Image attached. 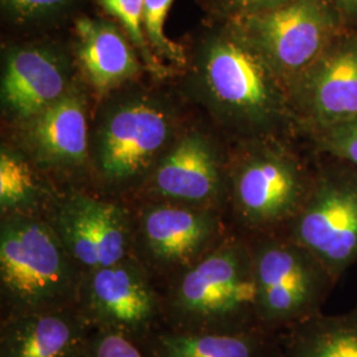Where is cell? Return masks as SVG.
<instances>
[{
    "instance_id": "cell-1",
    "label": "cell",
    "mask_w": 357,
    "mask_h": 357,
    "mask_svg": "<svg viewBox=\"0 0 357 357\" xmlns=\"http://www.w3.org/2000/svg\"><path fill=\"white\" fill-rule=\"evenodd\" d=\"M203 72L217 106L243 128L264 131L295 121L286 82L231 28L208 47Z\"/></svg>"
},
{
    "instance_id": "cell-2",
    "label": "cell",
    "mask_w": 357,
    "mask_h": 357,
    "mask_svg": "<svg viewBox=\"0 0 357 357\" xmlns=\"http://www.w3.org/2000/svg\"><path fill=\"white\" fill-rule=\"evenodd\" d=\"M174 306L191 321L221 326V331H250L261 326L252 249L222 243L178 282Z\"/></svg>"
},
{
    "instance_id": "cell-3",
    "label": "cell",
    "mask_w": 357,
    "mask_h": 357,
    "mask_svg": "<svg viewBox=\"0 0 357 357\" xmlns=\"http://www.w3.org/2000/svg\"><path fill=\"white\" fill-rule=\"evenodd\" d=\"M261 327H289L321 312L336 278L291 238H266L252 248Z\"/></svg>"
},
{
    "instance_id": "cell-4",
    "label": "cell",
    "mask_w": 357,
    "mask_h": 357,
    "mask_svg": "<svg viewBox=\"0 0 357 357\" xmlns=\"http://www.w3.org/2000/svg\"><path fill=\"white\" fill-rule=\"evenodd\" d=\"M68 250L56 231L41 221L13 217L0 233L3 291L23 312L52 310L73 287Z\"/></svg>"
},
{
    "instance_id": "cell-5",
    "label": "cell",
    "mask_w": 357,
    "mask_h": 357,
    "mask_svg": "<svg viewBox=\"0 0 357 357\" xmlns=\"http://www.w3.org/2000/svg\"><path fill=\"white\" fill-rule=\"evenodd\" d=\"M230 28L290 88L347 26L330 0H291L270 11L234 17Z\"/></svg>"
},
{
    "instance_id": "cell-6",
    "label": "cell",
    "mask_w": 357,
    "mask_h": 357,
    "mask_svg": "<svg viewBox=\"0 0 357 357\" xmlns=\"http://www.w3.org/2000/svg\"><path fill=\"white\" fill-rule=\"evenodd\" d=\"M289 230V238L315 255L339 282L357 265L356 168L339 160L320 167Z\"/></svg>"
},
{
    "instance_id": "cell-7",
    "label": "cell",
    "mask_w": 357,
    "mask_h": 357,
    "mask_svg": "<svg viewBox=\"0 0 357 357\" xmlns=\"http://www.w3.org/2000/svg\"><path fill=\"white\" fill-rule=\"evenodd\" d=\"M315 174L282 149L249 153L233 174V199L243 222L264 229L290 224L305 204Z\"/></svg>"
},
{
    "instance_id": "cell-8",
    "label": "cell",
    "mask_w": 357,
    "mask_h": 357,
    "mask_svg": "<svg viewBox=\"0 0 357 357\" xmlns=\"http://www.w3.org/2000/svg\"><path fill=\"white\" fill-rule=\"evenodd\" d=\"M295 121L315 135L357 115V26H347L290 85Z\"/></svg>"
},
{
    "instance_id": "cell-9",
    "label": "cell",
    "mask_w": 357,
    "mask_h": 357,
    "mask_svg": "<svg viewBox=\"0 0 357 357\" xmlns=\"http://www.w3.org/2000/svg\"><path fill=\"white\" fill-rule=\"evenodd\" d=\"M57 234L69 255L89 270L122 262L128 250L123 212L112 203L75 196L60 206Z\"/></svg>"
},
{
    "instance_id": "cell-10",
    "label": "cell",
    "mask_w": 357,
    "mask_h": 357,
    "mask_svg": "<svg viewBox=\"0 0 357 357\" xmlns=\"http://www.w3.org/2000/svg\"><path fill=\"white\" fill-rule=\"evenodd\" d=\"M169 134L167 115L156 105L130 102L106 121L100 139L98 158L106 178H132L149 166Z\"/></svg>"
},
{
    "instance_id": "cell-11",
    "label": "cell",
    "mask_w": 357,
    "mask_h": 357,
    "mask_svg": "<svg viewBox=\"0 0 357 357\" xmlns=\"http://www.w3.org/2000/svg\"><path fill=\"white\" fill-rule=\"evenodd\" d=\"M90 317L112 331H137L155 314V295L141 270L126 262L90 270L84 287Z\"/></svg>"
},
{
    "instance_id": "cell-12",
    "label": "cell",
    "mask_w": 357,
    "mask_h": 357,
    "mask_svg": "<svg viewBox=\"0 0 357 357\" xmlns=\"http://www.w3.org/2000/svg\"><path fill=\"white\" fill-rule=\"evenodd\" d=\"M1 90L13 113L32 119L64 97L65 76L48 52L22 50L7 60Z\"/></svg>"
},
{
    "instance_id": "cell-13",
    "label": "cell",
    "mask_w": 357,
    "mask_h": 357,
    "mask_svg": "<svg viewBox=\"0 0 357 357\" xmlns=\"http://www.w3.org/2000/svg\"><path fill=\"white\" fill-rule=\"evenodd\" d=\"M220 174L209 143L200 135L178 142L155 172V190L175 200L202 203L216 197Z\"/></svg>"
},
{
    "instance_id": "cell-14",
    "label": "cell",
    "mask_w": 357,
    "mask_h": 357,
    "mask_svg": "<svg viewBox=\"0 0 357 357\" xmlns=\"http://www.w3.org/2000/svg\"><path fill=\"white\" fill-rule=\"evenodd\" d=\"M82 344V327L59 310L26 312L3 332L0 357H75Z\"/></svg>"
},
{
    "instance_id": "cell-15",
    "label": "cell",
    "mask_w": 357,
    "mask_h": 357,
    "mask_svg": "<svg viewBox=\"0 0 357 357\" xmlns=\"http://www.w3.org/2000/svg\"><path fill=\"white\" fill-rule=\"evenodd\" d=\"M76 35L79 64L98 91L113 89L141 70L128 40L114 26L82 17L77 20Z\"/></svg>"
},
{
    "instance_id": "cell-16",
    "label": "cell",
    "mask_w": 357,
    "mask_h": 357,
    "mask_svg": "<svg viewBox=\"0 0 357 357\" xmlns=\"http://www.w3.org/2000/svg\"><path fill=\"white\" fill-rule=\"evenodd\" d=\"M213 230L212 217L176 206H156L143 218L146 243L165 262L188 261L211 240Z\"/></svg>"
},
{
    "instance_id": "cell-17",
    "label": "cell",
    "mask_w": 357,
    "mask_h": 357,
    "mask_svg": "<svg viewBox=\"0 0 357 357\" xmlns=\"http://www.w3.org/2000/svg\"><path fill=\"white\" fill-rule=\"evenodd\" d=\"M29 139L44 158L57 163H79L86 156L88 128L84 102L65 94L32 118Z\"/></svg>"
},
{
    "instance_id": "cell-18",
    "label": "cell",
    "mask_w": 357,
    "mask_h": 357,
    "mask_svg": "<svg viewBox=\"0 0 357 357\" xmlns=\"http://www.w3.org/2000/svg\"><path fill=\"white\" fill-rule=\"evenodd\" d=\"M286 357H357V308L337 315H318L293 328Z\"/></svg>"
},
{
    "instance_id": "cell-19",
    "label": "cell",
    "mask_w": 357,
    "mask_h": 357,
    "mask_svg": "<svg viewBox=\"0 0 357 357\" xmlns=\"http://www.w3.org/2000/svg\"><path fill=\"white\" fill-rule=\"evenodd\" d=\"M160 352L163 357H266L265 342L255 330L165 335Z\"/></svg>"
},
{
    "instance_id": "cell-20",
    "label": "cell",
    "mask_w": 357,
    "mask_h": 357,
    "mask_svg": "<svg viewBox=\"0 0 357 357\" xmlns=\"http://www.w3.org/2000/svg\"><path fill=\"white\" fill-rule=\"evenodd\" d=\"M103 8L125 26L128 38L141 52L146 66L156 76H165L166 68L156 57L144 31V0H100Z\"/></svg>"
},
{
    "instance_id": "cell-21",
    "label": "cell",
    "mask_w": 357,
    "mask_h": 357,
    "mask_svg": "<svg viewBox=\"0 0 357 357\" xmlns=\"http://www.w3.org/2000/svg\"><path fill=\"white\" fill-rule=\"evenodd\" d=\"M35 191L33 176L22 159L3 151L0 155V204L3 209L26 204Z\"/></svg>"
},
{
    "instance_id": "cell-22",
    "label": "cell",
    "mask_w": 357,
    "mask_h": 357,
    "mask_svg": "<svg viewBox=\"0 0 357 357\" xmlns=\"http://www.w3.org/2000/svg\"><path fill=\"white\" fill-rule=\"evenodd\" d=\"M174 0H144V31L153 52L176 64H184L181 47L165 35L167 15Z\"/></svg>"
},
{
    "instance_id": "cell-23",
    "label": "cell",
    "mask_w": 357,
    "mask_h": 357,
    "mask_svg": "<svg viewBox=\"0 0 357 357\" xmlns=\"http://www.w3.org/2000/svg\"><path fill=\"white\" fill-rule=\"evenodd\" d=\"M319 151L357 169V115L314 135Z\"/></svg>"
},
{
    "instance_id": "cell-24",
    "label": "cell",
    "mask_w": 357,
    "mask_h": 357,
    "mask_svg": "<svg viewBox=\"0 0 357 357\" xmlns=\"http://www.w3.org/2000/svg\"><path fill=\"white\" fill-rule=\"evenodd\" d=\"M90 357H143L122 332L106 330L91 347Z\"/></svg>"
},
{
    "instance_id": "cell-25",
    "label": "cell",
    "mask_w": 357,
    "mask_h": 357,
    "mask_svg": "<svg viewBox=\"0 0 357 357\" xmlns=\"http://www.w3.org/2000/svg\"><path fill=\"white\" fill-rule=\"evenodd\" d=\"M231 19L265 13L281 7L291 0H220Z\"/></svg>"
},
{
    "instance_id": "cell-26",
    "label": "cell",
    "mask_w": 357,
    "mask_h": 357,
    "mask_svg": "<svg viewBox=\"0 0 357 357\" xmlns=\"http://www.w3.org/2000/svg\"><path fill=\"white\" fill-rule=\"evenodd\" d=\"M15 13L22 15H35V13L51 11L65 4L68 0H3Z\"/></svg>"
},
{
    "instance_id": "cell-27",
    "label": "cell",
    "mask_w": 357,
    "mask_h": 357,
    "mask_svg": "<svg viewBox=\"0 0 357 357\" xmlns=\"http://www.w3.org/2000/svg\"><path fill=\"white\" fill-rule=\"evenodd\" d=\"M345 26H357V0H330Z\"/></svg>"
},
{
    "instance_id": "cell-28",
    "label": "cell",
    "mask_w": 357,
    "mask_h": 357,
    "mask_svg": "<svg viewBox=\"0 0 357 357\" xmlns=\"http://www.w3.org/2000/svg\"><path fill=\"white\" fill-rule=\"evenodd\" d=\"M273 357H286L284 356V354H282V355H274Z\"/></svg>"
}]
</instances>
